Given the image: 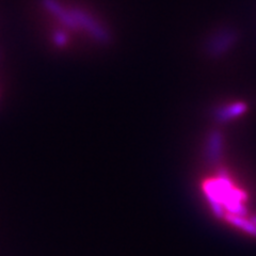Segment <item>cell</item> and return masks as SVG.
Returning a JSON list of instances; mask_svg holds the SVG:
<instances>
[{"instance_id":"cell-2","label":"cell","mask_w":256,"mask_h":256,"mask_svg":"<svg viewBox=\"0 0 256 256\" xmlns=\"http://www.w3.org/2000/svg\"><path fill=\"white\" fill-rule=\"evenodd\" d=\"M246 110V105L244 102H237L234 104L226 109H223L220 111L219 114V118L223 120V121H226V120H230L232 118L238 116L240 114H242Z\"/></svg>"},{"instance_id":"cell-1","label":"cell","mask_w":256,"mask_h":256,"mask_svg":"<svg viewBox=\"0 0 256 256\" xmlns=\"http://www.w3.org/2000/svg\"><path fill=\"white\" fill-rule=\"evenodd\" d=\"M226 219L232 224H234V226H236L238 228H242V230L248 232L249 234H251L253 236H256V224H254L252 221L244 220V218L239 217V216L233 214H228L226 216Z\"/></svg>"}]
</instances>
